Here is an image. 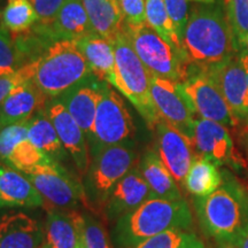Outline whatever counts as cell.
I'll return each mask as SVG.
<instances>
[{"label": "cell", "mask_w": 248, "mask_h": 248, "mask_svg": "<svg viewBox=\"0 0 248 248\" xmlns=\"http://www.w3.org/2000/svg\"><path fill=\"white\" fill-rule=\"evenodd\" d=\"M46 114L53 123L64 150L73 157L78 172L82 176L86 175L91 162L84 131L58 99L49 102Z\"/></svg>", "instance_id": "obj_16"}, {"label": "cell", "mask_w": 248, "mask_h": 248, "mask_svg": "<svg viewBox=\"0 0 248 248\" xmlns=\"http://www.w3.org/2000/svg\"><path fill=\"white\" fill-rule=\"evenodd\" d=\"M129 248H203V244L192 232L169 230Z\"/></svg>", "instance_id": "obj_31"}, {"label": "cell", "mask_w": 248, "mask_h": 248, "mask_svg": "<svg viewBox=\"0 0 248 248\" xmlns=\"http://www.w3.org/2000/svg\"><path fill=\"white\" fill-rule=\"evenodd\" d=\"M28 137L35 146L55 161L66 155V150L46 111L45 113H43L42 110L38 111L29 121Z\"/></svg>", "instance_id": "obj_28"}, {"label": "cell", "mask_w": 248, "mask_h": 248, "mask_svg": "<svg viewBox=\"0 0 248 248\" xmlns=\"http://www.w3.org/2000/svg\"><path fill=\"white\" fill-rule=\"evenodd\" d=\"M17 52L9 31L0 27V77L17 69Z\"/></svg>", "instance_id": "obj_34"}, {"label": "cell", "mask_w": 248, "mask_h": 248, "mask_svg": "<svg viewBox=\"0 0 248 248\" xmlns=\"http://www.w3.org/2000/svg\"><path fill=\"white\" fill-rule=\"evenodd\" d=\"M35 8L38 22L42 27H48L57 17L59 11L67 0H29Z\"/></svg>", "instance_id": "obj_38"}, {"label": "cell", "mask_w": 248, "mask_h": 248, "mask_svg": "<svg viewBox=\"0 0 248 248\" xmlns=\"http://www.w3.org/2000/svg\"><path fill=\"white\" fill-rule=\"evenodd\" d=\"M241 57V60H243V63H244V67H245V70H246V74H247V78H248V54L246 52L243 51L240 54Z\"/></svg>", "instance_id": "obj_42"}, {"label": "cell", "mask_w": 248, "mask_h": 248, "mask_svg": "<svg viewBox=\"0 0 248 248\" xmlns=\"http://www.w3.org/2000/svg\"><path fill=\"white\" fill-rule=\"evenodd\" d=\"M107 84L102 83L101 98L89 137L93 154L104 147L123 144L135 132L132 117L123 99Z\"/></svg>", "instance_id": "obj_7"}, {"label": "cell", "mask_w": 248, "mask_h": 248, "mask_svg": "<svg viewBox=\"0 0 248 248\" xmlns=\"http://www.w3.org/2000/svg\"><path fill=\"white\" fill-rule=\"evenodd\" d=\"M46 98L32 80L21 85L0 105V129L30 121L37 111L44 109Z\"/></svg>", "instance_id": "obj_20"}, {"label": "cell", "mask_w": 248, "mask_h": 248, "mask_svg": "<svg viewBox=\"0 0 248 248\" xmlns=\"http://www.w3.org/2000/svg\"><path fill=\"white\" fill-rule=\"evenodd\" d=\"M155 198L138 167L124 176L115 185L106 201V215L109 218H121L133 212L145 201Z\"/></svg>", "instance_id": "obj_17"}, {"label": "cell", "mask_w": 248, "mask_h": 248, "mask_svg": "<svg viewBox=\"0 0 248 248\" xmlns=\"http://www.w3.org/2000/svg\"><path fill=\"white\" fill-rule=\"evenodd\" d=\"M137 152L125 142L95 152L89 173L90 187L95 198L106 202L117 183L131 170L137 168Z\"/></svg>", "instance_id": "obj_8"}, {"label": "cell", "mask_w": 248, "mask_h": 248, "mask_svg": "<svg viewBox=\"0 0 248 248\" xmlns=\"http://www.w3.org/2000/svg\"><path fill=\"white\" fill-rule=\"evenodd\" d=\"M182 90L194 115L234 128L230 108L215 80L208 74L200 71L197 75L190 76L182 83Z\"/></svg>", "instance_id": "obj_12"}, {"label": "cell", "mask_w": 248, "mask_h": 248, "mask_svg": "<svg viewBox=\"0 0 248 248\" xmlns=\"http://www.w3.org/2000/svg\"><path fill=\"white\" fill-rule=\"evenodd\" d=\"M92 76L75 40H58L43 57L32 82L46 97L58 98Z\"/></svg>", "instance_id": "obj_5"}, {"label": "cell", "mask_w": 248, "mask_h": 248, "mask_svg": "<svg viewBox=\"0 0 248 248\" xmlns=\"http://www.w3.org/2000/svg\"><path fill=\"white\" fill-rule=\"evenodd\" d=\"M38 21V16L29 0L9 1L1 13V23L12 33H22Z\"/></svg>", "instance_id": "obj_30"}, {"label": "cell", "mask_w": 248, "mask_h": 248, "mask_svg": "<svg viewBox=\"0 0 248 248\" xmlns=\"http://www.w3.org/2000/svg\"><path fill=\"white\" fill-rule=\"evenodd\" d=\"M126 32L136 53L151 74L181 84L190 77L188 62L183 52L168 44L147 23L126 27Z\"/></svg>", "instance_id": "obj_6"}, {"label": "cell", "mask_w": 248, "mask_h": 248, "mask_svg": "<svg viewBox=\"0 0 248 248\" xmlns=\"http://www.w3.org/2000/svg\"><path fill=\"white\" fill-rule=\"evenodd\" d=\"M151 95L161 120L192 139L197 119L181 83L152 74Z\"/></svg>", "instance_id": "obj_11"}, {"label": "cell", "mask_w": 248, "mask_h": 248, "mask_svg": "<svg viewBox=\"0 0 248 248\" xmlns=\"http://www.w3.org/2000/svg\"><path fill=\"white\" fill-rule=\"evenodd\" d=\"M155 130L157 154L176 182L184 183L197 157L192 139L163 121L157 124Z\"/></svg>", "instance_id": "obj_15"}, {"label": "cell", "mask_w": 248, "mask_h": 248, "mask_svg": "<svg viewBox=\"0 0 248 248\" xmlns=\"http://www.w3.org/2000/svg\"><path fill=\"white\" fill-rule=\"evenodd\" d=\"M40 206L44 200L24 173L0 161V208Z\"/></svg>", "instance_id": "obj_18"}, {"label": "cell", "mask_w": 248, "mask_h": 248, "mask_svg": "<svg viewBox=\"0 0 248 248\" xmlns=\"http://www.w3.org/2000/svg\"><path fill=\"white\" fill-rule=\"evenodd\" d=\"M237 45L246 47L248 38V0H223Z\"/></svg>", "instance_id": "obj_32"}, {"label": "cell", "mask_w": 248, "mask_h": 248, "mask_svg": "<svg viewBox=\"0 0 248 248\" xmlns=\"http://www.w3.org/2000/svg\"><path fill=\"white\" fill-rule=\"evenodd\" d=\"M113 45L115 52V73L110 85L131 102L148 128L154 130L162 120L151 95L152 74L136 53L126 28Z\"/></svg>", "instance_id": "obj_4"}, {"label": "cell", "mask_w": 248, "mask_h": 248, "mask_svg": "<svg viewBox=\"0 0 248 248\" xmlns=\"http://www.w3.org/2000/svg\"><path fill=\"white\" fill-rule=\"evenodd\" d=\"M145 1H146V23L152 29L156 31L168 44L183 52L182 42L169 16L164 0H145Z\"/></svg>", "instance_id": "obj_29"}, {"label": "cell", "mask_w": 248, "mask_h": 248, "mask_svg": "<svg viewBox=\"0 0 248 248\" xmlns=\"http://www.w3.org/2000/svg\"><path fill=\"white\" fill-rule=\"evenodd\" d=\"M223 184V175L212 161L197 156L192 163L184 185L186 190L197 198L212 194Z\"/></svg>", "instance_id": "obj_27"}, {"label": "cell", "mask_w": 248, "mask_h": 248, "mask_svg": "<svg viewBox=\"0 0 248 248\" xmlns=\"http://www.w3.org/2000/svg\"><path fill=\"white\" fill-rule=\"evenodd\" d=\"M191 1L208 2L214 1V0H164V5H166L167 11H168L169 16L176 28V31H177L181 42L186 23L188 21V16H190Z\"/></svg>", "instance_id": "obj_35"}, {"label": "cell", "mask_w": 248, "mask_h": 248, "mask_svg": "<svg viewBox=\"0 0 248 248\" xmlns=\"http://www.w3.org/2000/svg\"><path fill=\"white\" fill-rule=\"evenodd\" d=\"M88 62L92 75L102 83L110 84L115 73V52L109 40L90 36L75 40Z\"/></svg>", "instance_id": "obj_25"}, {"label": "cell", "mask_w": 248, "mask_h": 248, "mask_svg": "<svg viewBox=\"0 0 248 248\" xmlns=\"http://www.w3.org/2000/svg\"><path fill=\"white\" fill-rule=\"evenodd\" d=\"M94 33L114 43L125 31L124 21L117 0H82Z\"/></svg>", "instance_id": "obj_24"}, {"label": "cell", "mask_w": 248, "mask_h": 248, "mask_svg": "<svg viewBox=\"0 0 248 248\" xmlns=\"http://www.w3.org/2000/svg\"><path fill=\"white\" fill-rule=\"evenodd\" d=\"M28 129L29 121L0 130V161L23 173H29L36 167L57 162L30 141Z\"/></svg>", "instance_id": "obj_13"}, {"label": "cell", "mask_w": 248, "mask_h": 248, "mask_svg": "<svg viewBox=\"0 0 248 248\" xmlns=\"http://www.w3.org/2000/svg\"><path fill=\"white\" fill-rule=\"evenodd\" d=\"M191 224L192 214L184 199L152 198L119 218L114 237L121 246L129 248L164 231L186 230Z\"/></svg>", "instance_id": "obj_2"}, {"label": "cell", "mask_w": 248, "mask_h": 248, "mask_svg": "<svg viewBox=\"0 0 248 248\" xmlns=\"http://www.w3.org/2000/svg\"><path fill=\"white\" fill-rule=\"evenodd\" d=\"M83 222L84 216L75 210L60 213L48 209L44 243L40 248H76Z\"/></svg>", "instance_id": "obj_23"}, {"label": "cell", "mask_w": 248, "mask_h": 248, "mask_svg": "<svg viewBox=\"0 0 248 248\" xmlns=\"http://www.w3.org/2000/svg\"><path fill=\"white\" fill-rule=\"evenodd\" d=\"M83 238L86 248H110L104 226L92 216H84Z\"/></svg>", "instance_id": "obj_36"}, {"label": "cell", "mask_w": 248, "mask_h": 248, "mask_svg": "<svg viewBox=\"0 0 248 248\" xmlns=\"http://www.w3.org/2000/svg\"><path fill=\"white\" fill-rule=\"evenodd\" d=\"M204 232L216 240H228L248 223V193L229 173L223 175V184L194 202Z\"/></svg>", "instance_id": "obj_3"}, {"label": "cell", "mask_w": 248, "mask_h": 248, "mask_svg": "<svg viewBox=\"0 0 248 248\" xmlns=\"http://www.w3.org/2000/svg\"><path fill=\"white\" fill-rule=\"evenodd\" d=\"M24 176L39 192L44 203L58 208H71L78 203H86L84 187L58 162L36 167Z\"/></svg>", "instance_id": "obj_10"}, {"label": "cell", "mask_w": 248, "mask_h": 248, "mask_svg": "<svg viewBox=\"0 0 248 248\" xmlns=\"http://www.w3.org/2000/svg\"><path fill=\"white\" fill-rule=\"evenodd\" d=\"M188 64L209 69L235 54L238 49L224 2H197L191 9L182 38Z\"/></svg>", "instance_id": "obj_1"}, {"label": "cell", "mask_w": 248, "mask_h": 248, "mask_svg": "<svg viewBox=\"0 0 248 248\" xmlns=\"http://www.w3.org/2000/svg\"><path fill=\"white\" fill-rule=\"evenodd\" d=\"M101 88L102 84L99 85L97 83H89L85 80L58 97V100L78 123L86 137L91 136L101 98Z\"/></svg>", "instance_id": "obj_19"}, {"label": "cell", "mask_w": 248, "mask_h": 248, "mask_svg": "<svg viewBox=\"0 0 248 248\" xmlns=\"http://www.w3.org/2000/svg\"><path fill=\"white\" fill-rule=\"evenodd\" d=\"M38 64L39 58L23 64V66L17 68L13 73L0 77V105L17 88L33 80Z\"/></svg>", "instance_id": "obj_33"}, {"label": "cell", "mask_w": 248, "mask_h": 248, "mask_svg": "<svg viewBox=\"0 0 248 248\" xmlns=\"http://www.w3.org/2000/svg\"><path fill=\"white\" fill-rule=\"evenodd\" d=\"M44 28L57 42L97 36L92 29L82 0H67L52 24Z\"/></svg>", "instance_id": "obj_22"}, {"label": "cell", "mask_w": 248, "mask_h": 248, "mask_svg": "<svg viewBox=\"0 0 248 248\" xmlns=\"http://www.w3.org/2000/svg\"><path fill=\"white\" fill-rule=\"evenodd\" d=\"M245 52H246V53L248 54V38H247V42H246V47H245V49H244Z\"/></svg>", "instance_id": "obj_43"}, {"label": "cell", "mask_w": 248, "mask_h": 248, "mask_svg": "<svg viewBox=\"0 0 248 248\" xmlns=\"http://www.w3.org/2000/svg\"><path fill=\"white\" fill-rule=\"evenodd\" d=\"M192 142L197 156L212 161L218 166H238L233 139L225 125L215 121L197 119L193 126Z\"/></svg>", "instance_id": "obj_14"}, {"label": "cell", "mask_w": 248, "mask_h": 248, "mask_svg": "<svg viewBox=\"0 0 248 248\" xmlns=\"http://www.w3.org/2000/svg\"><path fill=\"white\" fill-rule=\"evenodd\" d=\"M217 241V248H239L235 245L229 243L226 240H216Z\"/></svg>", "instance_id": "obj_41"}, {"label": "cell", "mask_w": 248, "mask_h": 248, "mask_svg": "<svg viewBox=\"0 0 248 248\" xmlns=\"http://www.w3.org/2000/svg\"><path fill=\"white\" fill-rule=\"evenodd\" d=\"M9 1H15V0H8V2H9Z\"/></svg>", "instance_id": "obj_44"}, {"label": "cell", "mask_w": 248, "mask_h": 248, "mask_svg": "<svg viewBox=\"0 0 248 248\" xmlns=\"http://www.w3.org/2000/svg\"><path fill=\"white\" fill-rule=\"evenodd\" d=\"M126 27H137L146 23L145 0H117Z\"/></svg>", "instance_id": "obj_37"}, {"label": "cell", "mask_w": 248, "mask_h": 248, "mask_svg": "<svg viewBox=\"0 0 248 248\" xmlns=\"http://www.w3.org/2000/svg\"><path fill=\"white\" fill-rule=\"evenodd\" d=\"M204 71L221 90L230 108L234 128L248 133V78L243 60L237 53Z\"/></svg>", "instance_id": "obj_9"}, {"label": "cell", "mask_w": 248, "mask_h": 248, "mask_svg": "<svg viewBox=\"0 0 248 248\" xmlns=\"http://www.w3.org/2000/svg\"><path fill=\"white\" fill-rule=\"evenodd\" d=\"M226 241L235 245L239 248H248V223L238 233H235L233 237H231Z\"/></svg>", "instance_id": "obj_39"}, {"label": "cell", "mask_w": 248, "mask_h": 248, "mask_svg": "<svg viewBox=\"0 0 248 248\" xmlns=\"http://www.w3.org/2000/svg\"><path fill=\"white\" fill-rule=\"evenodd\" d=\"M83 225H84V222H83L82 226L79 229V234H78V240H77L76 248H86L84 244V238H83Z\"/></svg>", "instance_id": "obj_40"}, {"label": "cell", "mask_w": 248, "mask_h": 248, "mask_svg": "<svg viewBox=\"0 0 248 248\" xmlns=\"http://www.w3.org/2000/svg\"><path fill=\"white\" fill-rule=\"evenodd\" d=\"M44 231L27 214L8 213L0 218V248H40Z\"/></svg>", "instance_id": "obj_21"}, {"label": "cell", "mask_w": 248, "mask_h": 248, "mask_svg": "<svg viewBox=\"0 0 248 248\" xmlns=\"http://www.w3.org/2000/svg\"><path fill=\"white\" fill-rule=\"evenodd\" d=\"M138 170L155 198L167 200L183 199L176 179L156 152L148 151L138 163Z\"/></svg>", "instance_id": "obj_26"}]
</instances>
